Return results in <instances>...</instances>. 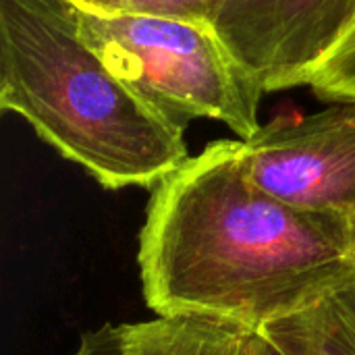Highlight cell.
Segmentation results:
<instances>
[{"label": "cell", "mask_w": 355, "mask_h": 355, "mask_svg": "<svg viewBox=\"0 0 355 355\" xmlns=\"http://www.w3.org/2000/svg\"><path fill=\"white\" fill-rule=\"evenodd\" d=\"M137 264L156 316L262 333L355 283V218L262 191L218 139L152 189Z\"/></svg>", "instance_id": "6da1fadb"}, {"label": "cell", "mask_w": 355, "mask_h": 355, "mask_svg": "<svg viewBox=\"0 0 355 355\" xmlns=\"http://www.w3.org/2000/svg\"><path fill=\"white\" fill-rule=\"evenodd\" d=\"M0 106L106 189H154L191 158L185 127L87 46L67 0H0Z\"/></svg>", "instance_id": "7a4b0ae2"}, {"label": "cell", "mask_w": 355, "mask_h": 355, "mask_svg": "<svg viewBox=\"0 0 355 355\" xmlns=\"http://www.w3.org/2000/svg\"><path fill=\"white\" fill-rule=\"evenodd\" d=\"M77 12L87 46L171 121L187 127L191 119H212L241 141L262 127L264 92L212 25Z\"/></svg>", "instance_id": "3957f363"}, {"label": "cell", "mask_w": 355, "mask_h": 355, "mask_svg": "<svg viewBox=\"0 0 355 355\" xmlns=\"http://www.w3.org/2000/svg\"><path fill=\"white\" fill-rule=\"evenodd\" d=\"M241 164L277 200L355 218V100L262 125L241 141Z\"/></svg>", "instance_id": "277c9868"}, {"label": "cell", "mask_w": 355, "mask_h": 355, "mask_svg": "<svg viewBox=\"0 0 355 355\" xmlns=\"http://www.w3.org/2000/svg\"><path fill=\"white\" fill-rule=\"evenodd\" d=\"M355 21V0H227L218 37L262 92L310 85Z\"/></svg>", "instance_id": "5b68a950"}, {"label": "cell", "mask_w": 355, "mask_h": 355, "mask_svg": "<svg viewBox=\"0 0 355 355\" xmlns=\"http://www.w3.org/2000/svg\"><path fill=\"white\" fill-rule=\"evenodd\" d=\"M127 355H245L252 331L210 318L119 324Z\"/></svg>", "instance_id": "8992f818"}, {"label": "cell", "mask_w": 355, "mask_h": 355, "mask_svg": "<svg viewBox=\"0 0 355 355\" xmlns=\"http://www.w3.org/2000/svg\"><path fill=\"white\" fill-rule=\"evenodd\" d=\"M262 335L281 355H355V283Z\"/></svg>", "instance_id": "52a82bcc"}, {"label": "cell", "mask_w": 355, "mask_h": 355, "mask_svg": "<svg viewBox=\"0 0 355 355\" xmlns=\"http://www.w3.org/2000/svg\"><path fill=\"white\" fill-rule=\"evenodd\" d=\"M81 12L100 17H156L214 27L227 0H67Z\"/></svg>", "instance_id": "ba28073f"}, {"label": "cell", "mask_w": 355, "mask_h": 355, "mask_svg": "<svg viewBox=\"0 0 355 355\" xmlns=\"http://www.w3.org/2000/svg\"><path fill=\"white\" fill-rule=\"evenodd\" d=\"M310 87L327 102L355 100V21L339 46L316 69Z\"/></svg>", "instance_id": "9c48e42d"}, {"label": "cell", "mask_w": 355, "mask_h": 355, "mask_svg": "<svg viewBox=\"0 0 355 355\" xmlns=\"http://www.w3.org/2000/svg\"><path fill=\"white\" fill-rule=\"evenodd\" d=\"M73 355H127L119 324H104L96 331L85 333L79 339Z\"/></svg>", "instance_id": "30bf717a"}, {"label": "cell", "mask_w": 355, "mask_h": 355, "mask_svg": "<svg viewBox=\"0 0 355 355\" xmlns=\"http://www.w3.org/2000/svg\"><path fill=\"white\" fill-rule=\"evenodd\" d=\"M245 355H281L279 349L262 335V333H252L248 347H245Z\"/></svg>", "instance_id": "8fae6325"}]
</instances>
